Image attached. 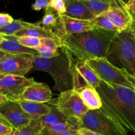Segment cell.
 I'll use <instances>...</instances> for the list:
<instances>
[{"label": "cell", "instance_id": "34", "mask_svg": "<svg viewBox=\"0 0 135 135\" xmlns=\"http://www.w3.org/2000/svg\"><path fill=\"white\" fill-rule=\"evenodd\" d=\"M12 55H11V54H9L8 53L5 52V51H2V50H0V63L2 61H3L5 59H6L7 58L9 57L12 56Z\"/></svg>", "mask_w": 135, "mask_h": 135}, {"label": "cell", "instance_id": "13", "mask_svg": "<svg viewBox=\"0 0 135 135\" xmlns=\"http://www.w3.org/2000/svg\"><path fill=\"white\" fill-rule=\"evenodd\" d=\"M66 13L64 15L76 19L91 21L95 16L80 0H65Z\"/></svg>", "mask_w": 135, "mask_h": 135}, {"label": "cell", "instance_id": "24", "mask_svg": "<svg viewBox=\"0 0 135 135\" xmlns=\"http://www.w3.org/2000/svg\"><path fill=\"white\" fill-rule=\"evenodd\" d=\"M32 23L22 20H14L13 22L3 27H0V34L5 36H15L23 29L29 27Z\"/></svg>", "mask_w": 135, "mask_h": 135}, {"label": "cell", "instance_id": "40", "mask_svg": "<svg viewBox=\"0 0 135 135\" xmlns=\"http://www.w3.org/2000/svg\"><path fill=\"white\" fill-rule=\"evenodd\" d=\"M5 75H1V74H0V80H1V79H2L3 77V76H5Z\"/></svg>", "mask_w": 135, "mask_h": 135}, {"label": "cell", "instance_id": "3", "mask_svg": "<svg viewBox=\"0 0 135 135\" xmlns=\"http://www.w3.org/2000/svg\"><path fill=\"white\" fill-rule=\"evenodd\" d=\"M61 54L51 59L33 56V68L47 72L55 82V88L60 92L73 89V71L75 60L63 49Z\"/></svg>", "mask_w": 135, "mask_h": 135}, {"label": "cell", "instance_id": "10", "mask_svg": "<svg viewBox=\"0 0 135 135\" xmlns=\"http://www.w3.org/2000/svg\"><path fill=\"white\" fill-rule=\"evenodd\" d=\"M33 56L23 54L7 58L0 63V74L25 76L33 68Z\"/></svg>", "mask_w": 135, "mask_h": 135}, {"label": "cell", "instance_id": "7", "mask_svg": "<svg viewBox=\"0 0 135 135\" xmlns=\"http://www.w3.org/2000/svg\"><path fill=\"white\" fill-rule=\"evenodd\" d=\"M58 109L67 117L81 119L88 112L80 95L73 89L61 92L54 102Z\"/></svg>", "mask_w": 135, "mask_h": 135}, {"label": "cell", "instance_id": "31", "mask_svg": "<svg viewBox=\"0 0 135 135\" xmlns=\"http://www.w3.org/2000/svg\"><path fill=\"white\" fill-rule=\"evenodd\" d=\"M14 21V18L8 13H0V27H3Z\"/></svg>", "mask_w": 135, "mask_h": 135}, {"label": "cell", "instance_id": "38", "mask_svg": "<svg viewBox=\"0 0 135 135\" xmlns=\"http://www.w3.org/2000/svg\"><path fill=\"white\" fill-rule=\"evenodd\" d=\"M5 40V36L3 35V34H0V44H1L3 42H4V40Z\"/></svg>", "mask_w": 135, "mask_h": 135}, {"label": "cell", "instance_id": "12", "mask_svg": "<svg viewBox=\"0 0 135 135\" xmlns=\"http://www.w3.org/2000/svg\"><path fill=\"white\" fill-rule=\"evenodd\" d=\"M52 97V92L44 83L35 82L26 88L22 94L21 100L38 103L49 102Z\"/></svg>", "mask_w": 135, "mask_h": 135}, {"label": "cell", "instance_id": "32", "mask_svg": "<svg viewBox=\"0 0 135 135\" xmlns=\"http://www.w3.org/2000/svg\"><path fill=\"white\" fill-rule=\"evenodd\" d=\"M78 133L80 135H102L90 129H86V128L81 127L78 130Z\"/></svg>", "mask_w": 135, "mask_h": 135}, {"label": "cell", "instance_id": "1", "mask_svg": "<svg viewBox=\"0 0 135 135\" xmlns=\"http://www.w3.org/2000/svg\"><path fill=\"white\" fill-rule=\"evenodd\" d=\"M102 101V112L123 127L135 133V90L101 81L97 88Z\"/></svg>", "mask_w": 135, "mask_h": 135}, {"label": "cell", "instance_id": "28", "mask_svg": "<svg viewBox=\"0 0 135 135\" xmlns=\"http://www.w3.org/2000/svg\"><path fill=\"white\" fill-rule=\"evenodd\" d=\"M49 7L60 15H63L66 13L65 0H50Z\"/></svg>", "mask_w": 135, "mask_h": 135}, {"label": "cell", "instance_id": "8", "mask_svg": "<svg viewBox=\"0 0 135 135\" xmlns=\"http://www.w3.org/2000/svg\"><path fill=\"white\" fill-rule=\"evenodd\" d=\"M34 83L33 78L5 75L0 80V94L10 101H20L26 88Z\"/></svg>", "mask_w": 135, "mask_h": 135}, {"label": "cell", "instance_id": "35", "mask_svg": "<svg viewBox=\"0 0 135 135\" xmlns=\"http://www.w3.org/2000/svg\"><path fill=\"white\" fill-rule=\"evenodd\" d=\"M58 135H80L78 133L77 130H68L63 132Z\"/></svg>", "mask_w": 135, "mask_h": 135}, {"label": "cell", "instance_id": "36", "mask_svg": "<svg viewBox=\"0 0 135 135\" xmlns=\"http://www.w3.org/2000/svg\"><path fill=\"white\" fill-rule=\"evenodd\" d=\"M129 29L132 34L135 37V15H133V21Z\"/></svg>", "mask_w": 135, "mask_h": 135}, {"label": "cell", "instance_id": "25", "mask_svg": "<svg viewBox=\"0 0 135 135\" xmlns=\"http://www.w3.org/2000/svg\"><path fill=\"white\" fill-rule=\"evenodd\" d=\"M40 45L36 50L38 53L56 52L61 48V45L59 42L50 38H44L40 39Z\"/></svg>", "mask_w": 135, "mask_h": 135}, {"label": "cell", "instance_id": "33", "mask_svg": "<svg viewBox=\"0 0 135 135\" xmlns=\"http://www.w3.org/2000/svg\"><path fill=\"white\" fill-rule=\"evenodd\" d=\"M126 5L132 15H135V0H131L126 4Z\"/></svg>", "mask_w": 135, "mask_h": 135}, {"label": "cell", "instance_id": "26", "mask_svg": "<svg viewBox=\"0 0 135 135\" xmlns=\"http://www.w3.org/2000/svg\"><path fill=\"white\" fill-rule=\"evenodd\" d=\"M90 22L96 28L112 30V31L119 32L117 28L113 25V24L109 21V18L104 14L95 17L93 19L90 21Z\"/></svg>", "mask_w": 135, "mask_h": 135}, {"label": "cell", "instance_id": "23", "mask_svg": "<svg viewBox=\"0 0 135 135\" xmlns=\"http://www.w3.org/2000/svg\"><path fill=\"white\" fill-rule=\"evenodd\" d=\"M95 16L106 13L109 7V0H80Z\"/></svg>", "mask_w": 135, "mask_h": 135}, {"label": "cell", "instance_id": "19", "mask_svg": "<svg viewBox=\"0 0 135 135\" xmlns=\"http://www.w3.org/2000/svg\"><path fill=\"white\" fill-rule=\"evenodd\" d=\"M15 36L17 37L26 36L38 38H40V39L44 38H50L56 40L61 45V43L59 40H58V38L51 31L44 28L41 25L40 21L36 22V23H32V25L29 27L23 29L22 30L20 31L19 32L16 34Z\"/></svg>", "mask_w": 135, "mask_h": 135}, {"label": "cell", "instance_id": "16", "mask_svg": "<svg viewBox=\"0 0 135 135\" xmlns=\"http://www.w3.org/2000/svg\"><path fill=\"white\" fill-rule=\"evenodd\" d=\"M18 104L24 111L33 119H38L48 114L51 111L50 105L44 103L33 102L20 100Z\"/></svg>", "mask_w": 135, "mask_h": 135}, {"label": "cell", "instance_id": "15", "mask_svg": "<svg viewBox=\"0 0 135 135\" xmlns=\"http://www.w3.org/2000/svg\"><path fill=\"white\" fill-rule=\"evenodd\" d=\"M67 35L85 32L96 28L90 21L76 19L65 15H62Z\"/></svg>", "mask_w": 135, "mask_h": 135}, {"label": "cell", "instance_id": "6", "mask_svg": "<svg viewBox=\"0 0 135 135\" xmlns=\"http://www.w3.org/2000/svg\"><path fill=\"white\" fill-rule=\"evenodd\" d=\"M80 127L102 135H128V132L100 109L88 111L79 119Z\"/></svg>", "mask_w": 135, "mask_h": 135}, {"label": "cell", "instance_id": "11", "mask_svg": "<svg viewBox=\"0 0 135 135\" xmlns=\"http://www.w3.org/2000/svg\"><path fill=\"white\" fill-rule=\"evenodd\" d=\"M117 28L119 32L129 28L133 21V15L123 0H109V7L104 13Z\"/></svg>", "mask_w": 135, "mask_h": 135}, {"label": "cell", "instance_id": "27", "mask_svg": "<svg viewBox=\"0 0 135 135\" xmlns=\"http://www.w3.org/2000/svg\"><path fill=\"white\" fill-rule=\"evenodd\" d=\"M17 40L22 46L35 50L39 47L41 42L40 38L26 36L17 37Z\"/></svg>", "mask_w": 135, "mask_h": 135}, {"label": "cell", "instance_id": "30", "mask_svg": "<svg viewBox=\"0 0 135 135\" xmlns=\"http://www.w3.org/2000/svg\"><path fill=\"white\" fill-rule=\"evenodd\" d=\"M50 0H35V3L32 5L31 8L34 11H40L46 9L49 7Z\"/></svg>", "mask_w": 135, "mask_h": 135}, {"label": "cell", "instance_id": "39", "mask_svg": "<svg viewBox=\"0 0 135 135\" xmlns=\"http://www.w3.org/2000/svg\"><path fill=\"white\" fill-rule=\"evenodd\" d=\"M123 1H124V2H125V3H127L128 2H129V1H131V0H123Z\"/></svg>", "mask_w": 135, "mask_h": 135}, {"label": "cell", "instance_id": "41", "mask_svg": "<svg viewBox=\"0 0 135 135\" xmlns=\"http://www.w3.org/2000/svg\"><path fill=\"white\" fill-rule=\"evenodd\" d=\"M134 79H135V76H134Z\"/></svg>", "mask_w": 135, "mask_h": 135}, {"label": "cell", "instance_id": "29", "mask_svg": "<svg viewBox=\"0 0 135 135\" xmlns=\"http://www.w3.org/2000/svg\"><path fill=\"white\" fill-rule=\"evenodd\" d=\"M13 128L0 117V135H8L13 131Z\"/></svg>", "mask_w": 135, "mask_h": 135}, {"label": "cell", "instance_id": "9", "mask_svg": "<svg viewBox=\"0 0 135 135\" xmlns=\"http://www.w3.org/2000/svg\"><path fill=\"white\" fill-rule=\"evenodd\" d=\"M0 117L13 129L22 127L33 119L22 109L18 102L10 100L0 103Z\"/></svg>", "mask_w": 135, "mask_h": 135}, {"label": "cell", "instance_id": "17", "mask_svg": "<svg viewBox=\"0 0 135 135\" xmlns=\"http://www.w3.org/2000/svg\"><path fill=\"white\" fill-rule=\"evenodd\" d=\"M79 94L88 110H97L102 108L101 97L96 88L89 86L80 91Z\"/></svg>", "mask_w": 135, "mask_h": 135}, {"label": "cell", "instance_id": "37", "mask_svg": "<svg viewBox=\"0 0 135 135\" xmlns=\"http://www.w3.org/2000/svg\"><path fill=\"white\" fill-rule=\"evenodd\" d=\"M7 100H8L6 98V97H5V96H4L3 95H2L0 94V103L3 102L7 101Z\"/></svg>", "mask_w": 135, "mask_h": 135}, {"label": "cell", "instance_id": "5", "mask_svg": "<svg viewBox=\"0 0 135 135\" xmlns=\"http://www.w3.org/2000/svg\"><path fill=\"white\" fill-rule=\"evenodd\" d=\"M98 76L108 84L123 86L135 90V79L126 70L115 65L107 58H98L85 62Z\"/></svg>", "mask_w": 135, "mask_h": 135}, {"label": "cell", "instance_id": "4", "mask_svg": "<svg viewBox=\"0 0 135 135\" xmlns=\"http://www.w3.org/2000/svg\"><path fill=\"white\" fill-rule=\"evenodd\" d=\"M107 59L135 76V37L129 29L118 32L109 49Z\"/></svg>", "mask_w": 135, "mask_h": 135}, {"label": "cell", "instance_id": "22", "mask_svg": "<svg viewBox=\"0 0 135 135\" xmlns=\"http://www.w3.org/2000/svg\"><path fill=\"white\" fill-rule=\"evenodd\" d=\"M43 129L40 119H32L28 124L18 129H13L8 135H40Z\"/></svg>", "mask_w": 135, "mask_h": 135}, {"label": "cell", "instance_id": "21", "mask_svg": "<svg viewBox=\"0 0 135 135\" xmlns=\"http://www.w3.org/2000/svg\"><path fill=\"white\" fill-rule=\"evenodd\" d=\"M50 106L51 108V111L50 113L40 118L44 127L46 126H48V125L68 122L69 117H66L65 115H63L57 108L54 103H51Z\"/></svg>", "mask_w": 135, "mask_h": 135}, {"label": "cell", "instance_id": "14", "mask_svg": "<svg viewBox=\"0 0 135 135\" xmlns=\"http://www.w3.org/2000/svg\"><path fill=\"white\" fill-rule=\"evenodd\" d=\"M5 40L4 42L0 44V50L14 55L23 54L35 55L38 54V51L35 50L22 46L18 42L17 37L15 36H5Z\"/></svg>", "mask_w": 135, "mask_h": 135}, {"label": "cell", "instance_id": "18", "mask_svg": "<svg viewBox=\"0 0 135 135\" xmlns=\"http://www.w3.org/2000/svg\"><path fill=\"white\" fill-rule=\"evenodd\" d=\"M80 128L79 119L69 117L68 122L48 125L44 127L40 135H58L68 130H79Z\"/></svg>", "mask_w": 135, "mask_h": 135}, {"label": "cell", "instance_id": "20", "mask_svg": "<svg viewBox=\"0 0 135 135\" xmlns=\"http://www.w3.org/2000/svg\"><path fill=\"white\" fill-rule=\"evenodd\" d=\"M75 69L80 76L84 79L87 84L91 87L97 89L100 86L102 80L96 73L85 63V62L75 61Z\"/></svg>", "mask_w": 135, "mask_h": 135}, {"label": "cell", "instance_id": "2", "mask_svg": "<svg viewBox=\"0 0 135 135\" xmlns=\"http://www.w3.org/2000/svg\"><path fill=\"white\" fill-rule=\"evenodd\" d=\"M118 32L96 28L85 32L67 35L61 42V48L75 61L86 62L107 58L112 42Z\"/></svg>", "mask_w": 135, "mask_h": 135}]
</instances>
